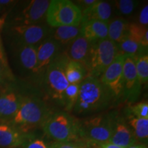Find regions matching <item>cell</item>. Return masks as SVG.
<instances>
[{
	"label": "cell",
	"instance_id": "10",
	"mask_svg": "<svg viewBox=\"0 0 148 148\" xmlns=\"http://www.w3.org/2000/svg\"><path fill=\"white\" fill-rule=\"evenodd\" d=\"M123 95L129 101H134L140 95L141 84L136 70V58L125 54L123 65Z\"/></svg>",
	"mask_w": 148,
	"mask_h": 148
},
{
	"label": "cell",
	"instance_id": "14",
	"mask_svg": "<svg viewBox=\"0 0 148 148\" xmlns=\"http://www.w3.org/2000/svg\"><path fill=\"white\" fill-rule=\"evenodd\" d=\"M120 147L127 148L135 145L136 139L132 129L121 117H112V133L109 141Z\"/></svg>",
	"mask_w": 148,
	"mask_h": 148
},
{
	"label": "cell",
	"instance_id": "38",
	"mask_svg": "<svg viewBox=\"0 0 148 148\" xmlns=\"http://www.w3.org/2000/svg\"><path fill=\"white\" fill-rule=\"evenodd\" d=\"M14 2V1L12 0H0V5H6L11 4Z\"/></svg>",
	"mask_w": 148,
	"mask_h": 148
},
{
	"label": "cell",
	"instance_id": "36",
	"mask_svg": "<svg viewBox=\"0 0 148 148\" xmlns=\"http://www.w3.org/2000/svg\"><path fill=\"white\" fill-rule=\"evenodd\" d=\"M100 146H101V148H124V147H120V146L114 145V144L111 143L110 142L100 143Z\"/></svg>",
	"mask_w": 148,
	"mask_h": 148
},
{
	"label": "cell",
	"instance_id": "6",
	"mask_svg": "<svg viewBox=\"0 0 148 148\" xmlns=\"http://www.w3.org/2000/svg\"><path fill=\"white\" fill-rule=\"evenodd\" d=\"M119 53L118 45L108 38L92 42L87 76L100 78Z\"/></svg>",
	"mask_w": 148,
	"mask_h": 148
},
{
	"label": "cell",
	"instance_id": "8",
	"mask_svg": "<svg viewBox=\"0 0 148 148\" xmlns=\"http://www.w3.org/2000/svg\"><path fill=\"white\" fill-rule=\"evenodd\" d=\"M10 34L14 45L39 44L48 38L49 30L42 25H14L10 27Z\"/></svg>",
	"mask_w": 148,
	"mask_h": 148
},
{
	"label": "cell",
	"instance_id": "34",
	"mask_svg": "<svg viewBox=\"0 0 148 148\" xmlns=\"http://www.w3.org/2000/svg\"><path fill=\"white\" fill-rule=\"evenodd\" d=\"M49 148H77L76 143H60L54 142L49 145Z\"/></svg>",
	"mask_w": 148,
	"mask_h": 148
},
{
	"label": "cell",
	"instance_id": "13",
	"mask_svg": "<svg viewBox=\"0 0 148 148\" xmlns=\"http://www.w3.org/2000/svg\"><path fill=\"white\" fill-rule=\"evenodd\" d=\"M92 42L79 35L75 40L68 44L64 53L69 60L79 62L87 71L89 64Z\"/></svg>",
	"mask_w": 148,
	"mask_h": 148
},
{
	"label": "cell",
	"instance_id": "22",
	"mask_svg": "<svg viewBox=\"0 0 148 148\" xmlns=\"http://www.w3.org/2000/svg\"><path fill=\"white\" fill-rule=\"evenodd\" d=\"M65 75L69 84H80L87 76V71L82 64L69 59L65 67Z\"/></svg>",
	"mask_w": 148,
	"mask_h": 148
},
{
	"label": "cell",
	"instance_id": "4",
	"mask_svg": "<svg viewBox=\"0 0 148 148\" xmlns=\"http://www.w3.org/2000/svg\"><path fill=\"white\" fill-rule=\"evenodd\" d=\"M46 21L52 27L77 26L82 19V12L75 3L69 0L50 1L46 14Z\"/></svg>",
	"mask_w": 148,
	"mask_h": 148
},
{
	"label": "cell",
	"instance_id": "39",
	"mask_svg": "<svg viewBox=\"0 0 148 148\" xmlns=\"http://www.w3.org/2000/svg\"><path fill=\"white\" fill-rule=\"evenodd\" d=\"M127 148H147V147H145V146H142L140 145H133L130 147H128Z\"/></svg>",
	"mask_w": 148,
	"mask_h": 148
},
{
	"label": "cell",
	"instance_id": "12",
	"mask_svg": "<svg viewBox=\"0 0 148 148\" xmlns=\"http://www.w3.org/2000/svg\"><path fill=\"white\" fill-rule=\"evenodd\" d=\"M61 44L53 39L52 37H48L36 47L37 73L42 71L48 67L60 54Z\"/></svg>",
	"mask_w": 148,
	"mask_h": 148
},
{
	"label": "cell",
	"instance_id": "16",
	"mask_svg": "<svg viewBox=\"0 0 148 148\" xmlns=\"http://www.w3.org/2000/svg\"><path fill=\"white\" fill-rule=\"evenodd\" d=\"M26 136L10 123L0 122V147L16 148L23 146Z\"/></svg>",
	"mask_w": 148,
	"mask_h": 148
},
{
	"label": "cell",
	"instance_id": "31",
	"mask_svg": "<svg viewBox=\"0 0 148 148\" xmlns=\"http://www.w3.org/2000/svg\"><path fill=\"white\" fill-rule=\"evenodd\" d=\"M23 148H49L44 140L39 138L27 140L23 145Z\"/></svg>",
	"mask_w": 148,
	"mask_h": 148
},
{
	"label": "cell",
	"instance_id": "26",
	"mask_svg": "<svg viewBox=\"0 0 148 148\" xmlns=\"http://www.w3.org/2000/svg\"><path fill=\"white\" fill-rule=\"evenodd\" d=\"M79 84H69L64 92L63 106L66 111L73 109L77 100Z\"/></svg>",
	"mask_w": 148,
	"mask_h": 148
},
{
	"label": "cell",
	"instance_id": "29",
	"mask_svg": "<svg viewBox=\"0 0 148 148\" xmlns=\"http://www.w3.org/2000/svg\"><path fill=\"white\" fill-rule=\"evenodd\" d=\"M131 115L141 119H148V103L140 102L131 106Z\"/></svg>",
	"mask_w": 148,
	"mask_h": 148
},
{
	"label": "cell",
	"instance_id": "25",
	"mask_svg": "<svg viewBox=\"0 0 148 148\" xmlns=\"http://www.w3.org/2000/svg\"><path fill=\"white\" fill-rule=\"evenodd\" d=\"M119 52L130 56L135 58L147 54V49L144 48L140 44L130 38H127L119 44H118Z\"/></svg>",
	"mask_w": 148,
	"mask_h": 148
},
{
	"label": "cell",
	"instance_id": "1",
	"mask_svg": "<svg viewBox=\"0 0 148 148\" xmlns=\"http://www.w3.org/2000/svg\"><path fill=\"white\" fill-rule=\"evenodd\" d=\"M113 97L99 78L86 76L79 84L78 97L73 110L79 114L99 112L108 108Z\"/></svg>",
	"mask_w": 148,
	"mask_h": 148
},
{
	"label": "cell",
	"instance_id": "27",
	"mask_svg": "<svg viewBox=\"0 0 148 148\" xmlns=\"http://www.w3.org/2000/svg\"><path fill=\"white\" fill-rule=\"evenodd\" d=\"M136 70L139 82L146 84L148 81V56L147 54L136 58Z\"/></svg>",
	"mask_w": 148,
	"mask_h": 148
},
{
	"label": "cell",
	"instance_id": "17",
	"mask_svg": "<svg viewBox=\"0 0 148 148\" xmlns=\"http://www.w3.org/2000/svg\"><path fill=\"white\" fill-rule=\"evenodd\" d=\"M108 23L101 21L81 22L80 35L91 42L108 38Z\"/></svg>",
	"mask_w": 148,
	"mask_h": 148
},
{
	"label": "cell",
	"instance_id": "35",
	"mask_svg": "<svg viewBox=\"0 0 148 148\" xmlns=\"http://www.w3.org/2000/svg\"><path fill=\"white\" fill-rule=\"evenodd\" d=\"M5 78H10L7 72L5 71L4 69L0 65V84L4 83ZM11 79V78H10Z\"/></svg>",
	"mask_w": 148,
	"mask_h": 148
},
{
	"label": "cell",
	"instance_id": "3",
	"mask_svg": "<svg viewBox=\"0 0 148 148\" xmlns=\"http://www.w3.org/2000/svg\"><path fill=\"white\" fill-rule=\"evenodd\" d=\"M78 121L66 112H54L48 116L42 127L55 142L75 143L79 140Z\"/></svg>",
	"mask_w": 148,
	"mask_h": 148
},
{
	"label": "cell",
	"instance_id": "30",
	"mask_svg": "<svg viewBox=\"0 0 148 148\" xmlns=\"http://www.w3.org/2000/svg\"><path fill=\"white\" fill-rule=\"evenodd\" d=\"M0 65L4 69L5 71L8 74L9 76L10 77V78L12 79L13 77V75H12V73L10 69L8 57H7V54L5 53L4 47H3L1 34H0Z\"/></svg>",
	"mask_w": 148,
	"mask_h": 148
},
{
	"label": "cell",
	"instance_id": "5",
	"mask_svg": "<svg viewBox=\"0 0 148 148\" xmlns=\"http://www.w3.org/2000/svg\"><path fill=\"white\" fill-rule=\"evenodd\" d=\"M112 128V116L99 114L78 121L79 140L103 143L110 140Z\"/></svg>",
	"mask_w": 148,
	"mask_h": 148
},
{
	"label": "cell",
	"instance_id": "33",
	"mask_svg": "<svg viewBox=\"0 0 148 148\" xmlns=\"http://www.w3.org/2000/svg\"><path fill=\"white\" fill-rule=\"evenodd\" d=\"M75 143L77 144V148H101L100 143H93V142L78 140Z\"/></svg>",
	"mask_w": 148,
	"mask_h": 148
},
{
	"label": "cell",
	"instance_id": "11",
	"mask_svg": "<svg viewBox=\"0 0 148 148\" xmlns=\"http://www.w3.org/2000/svg\"><path fill=\"white\" fill-rule=\"evenodd\" d=\"M50 1L32 0L14 18L15 25H38L46 18Z\"/></svg>",
	"mask_w": 148,
	"mask_h": 148
},
{
	"label": "cell",
	"instance_id": "32",
	"mask_svg": "<svg viewBox=\"0 0 148 148\" xmlns=\"http://www.w3.org/2000/svg\"><path fill=\"white\" fill-rule=\"evenodd\" d=\"M139 24L144 26H147L148 24V5L146 4L140 11L139 17H138Z\"/></svg>",
	"mask_w": 148,
	"mask_h": 148
},
{
	"label": "cell",
	"instance_id": "37",
	"mask_svg": "<svg viewBox=\"0 0 148 148\" xmlns=\"http://www.w3.org/2000/svg\"><path fill=\"white\" fill-rule=\"evenodd\" d=\"M7 15H8V14H5V15H3L0 17V32L2 30L3 27H4L5 24V21H6Z\"/></svg>",
	"mask_w": 148,
	"mask_h": 148
},
{
	"label": "cell",
	"instance_id": "2",
	"mask_svg": "<svg viewBox=\"0 0 148 148\" xmlns=\"http://www.w3.org/2000/svg\"><path fill=\"white\" fill-rule=\"evenodd\" d=\"M51 113L45 103L40 99L24 97L10 124L21 132L26 134L31 130L42 127Z\"/></svg>",
	"mask_w": 148,
	"mask_h": 148
},
{
	"label": "cell",
	"instance_id": "19",
	"mask_svg": "<svg viewBox=\"0 0 148 148\" xmlns=\"http://www.w3.org/2000/svg\"><path fill=\"white\" fill-rule=\"evenodd\" d=\"M20 65L28 71L37 73L36 47L32 45H14Z\"/></svg>",
	"mask_w": 148,
	"mask_h": 148
},
{
	"label": "cell",
	"instance_id": "7",
	"mask_svg": "<svg viewBox=\"0 0 148 148\" xmlns=\"http://www.w3.org/2000/svg\"><path fill=\"white\" fill-rule=\"evenodd\" d=\"M69 58L64 53H60L46 69L47 90L53 99L63 105L64 92L69 86L65 75V67Z\"/></svg>",
	"mask_w": 148,
	"mask_h": 148
},
{
	"label": "cell",
	"instance_id": "21",
	"mask_svg": "<svg viewBox=\"0 0 148 148\" xmlns=\"http://www.w3.org/2000/svg\"><path fill=\"white\" fill-rule=\"evenodd\" d=\"M81 24L77 26H62L56 27L52 38L62 45H68L80 35Z\"/></svg>",
	"mask_w": 148,
	"mask_h": 148
},
{
	"label": "cell",
	"instance_id": "23",
	"mask_svg": "<svg viewBox=\"0 0 148 148\" xmlns=\"http://www.w3.org/2000/svg\"><path fill=\"white\" fill-rule=\"evenodd\" d=\"M128 125H130L136 140L147 141L148 138V119L137 118L132 115L129 116Z\"/></svg>",
	"mask_w": 148,
	"mask_h": 148
},
{
	"label": "cell",
	"instance_id": "9",
	"mask_svg": "<svg viewBox=\"0 0 148 148\" xmlns=\"http://www.w3.org/2000/svg\"><path fill=\"white\" fill-rule=\"evenodd\" d=\"M125 57L124 53H118L99 78L116 98L123 95V65Z\"/></svg>",
	"mask_w": 148,
	"mask_h": 148
},
{
	"label": "cell",
	"instance_id": "28",
	"mask_svg": "<svg viewBox=\"0 0 148 148\" xmlns=\"http://www.w3.org/2000/svg\"><path fill=\"white\" fill-rule=\"evenodd\" d=\"M116 8L121 14L130 15L138 5V2L133 0H119L115 3Z\"/></svg>",
	"mask_w": 148,
	"mask_h": 148
},
{
	"label": "cell",
	"instance_id": "40",
	"mask_svg": "<svg viewBox=\"0 0 148 148\" xmlns=\"http://www.w3.org/2000/svg\"><path fill=\"white\" fill-rule=\"evenodd\" d=\"M6 14L7 13H5V12H3V7L0 5V17L3 15H5V14Z\"/></svg>",
	"mask_w": 148,
	"mask_h": 148
},
{
	"label": "cell",
	"instance_id": "15",
	"mask_svg": "<svg viewBox=\"0 0 148 148\" xmlns=\"http://www.w3.org/2000/svg\"><path fill=\"white\" fill-rule=\"evenodd\" d=\"M23 97L12 90H5L0 94V119L11 121L21 106Z\"/></svg>",
	"mask_w": 148,
	"mask_h": 148
},
{
	"label": "cell",
	"instance_id": "20",
	"mask_svg": "<svg viewBox=\"0 0 148 148\" xmlns=\"http://www.w3.org/2000/svg\"><path fill=\"white\" fill-rule=\"evenodd\" d=\"M129 23L123 18H116L108 23V38L116 45L128 36Z\"/></svg>",
	"mask_w": 148,
	"mask_h": 148
},
{
	"label": "cell",
	"instance_id": "24",
	"mask_svg": "<svg viewBox=\"0 0 148 148\" xmlns=\"http://www.w3.org/2000/svg\"><path fill=\"white\" fill-rule=\"evenodd\" d=\"M144 48L147 49L148 47V30L147 27L136 23H129L128 36Z\"/></svg>",
	"mask_w": 148,
	"mask_h": 148
},
{
	"label": "cell",
	"instance_id": "18",
	"mask_svg": "<svg viewBox=\"0 0 148 148\" xmlns=\"http://www.w3.org/2000/svg\"><path fill=\"white\" fill-rule=\"evenodd\" d=\"M112 8L107 1H97L90 7L82 11V22L88 21H101L109 22Z\"/></svg>",
	"mask_w": 148,
	"mask_h": 148
}]
</instances>
